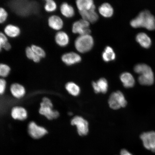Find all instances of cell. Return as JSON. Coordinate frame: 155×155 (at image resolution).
Returning a JSON list of instances; mask_svg holds the SVG:
<instances>
[{"mask_svg": "<svg viewBox=\"0 0 155 155\" xmlns=\"http://www.w3.org/2000/svg\"><path fill=\"white\" fill-rule=\"evenodd\" d=\"M33 51L36 55L41 59L45 58L46 57V52L43 48L35 44H32L30 46Z\"/></svg>", "mask_w": 155, "mask_h": 155, "instance_id": "28", "label": "cell"}, {"mask_svg": "<svg viewBox=\"0 0 155 155\" xmlns=\"http://www.w3.org/2000/svg\"><path fill=\"white\" fill-rule=\"evenodd\" d=\"M99 12L105 18H110L113 15L114 10L112 6L108 3H105L100 5L98 8Z\"/></svg>", "mask_w": 155, "mask_h": 155, "instance_id": "19", "label": "cell"}, {"mask_svg": "<svg viewBox=\"0 0 155 155\" xmlns=\"http://www.w3.org/2000/svg\"><path fill=\"white\" fill-rule=\"evenodd\" d=\"M94 44V38L90 35H80L75 40V47L78 51L84 53L90 51Z\"/></svg>", "mask_w": 155, "mask_h": 155, "instance_id": "4", "label": "cell"}, {"mask_svg": "<svg viewBox=\"0 0 155 155\" xmlns=\"http://www.w3.org/2000/svg\"><path fill=\"white\" fill-rule=\"evenodd\" d=\"M69 114V115H72L73 114H72V113H71V112H70Z\"/></svg>", "mask_w": 155, "mask_h": 155, "instance_id": "35", "label": "cell"}, {"mask_svg": "<svg viewBox=\"0 0 155 155\" xmlns=\"http://www.w3.org/2000/svg\"><path fill=\"white\" fill-rule=\"evenodd\" d=\"M92 86L95 93L97 94L101 93L96 82H93L92 83Z\"/></svg>", "mask_w": 155, "mask_h": 155, "instance_id": "32", "label": "cell"}, {"mask_svg": "<svg viewBox=\"0 0 155 155\" xmlns=\"http://www.w3.org/2000/svg\"><path fill=\"white\" fill-rule=\"evenodd\" d=\"M12 117L15 120L23 121L28 117V112L24 107L20 106L15 107L12 110Z\"/></svg>", "mask_w": 155, "mask_h": 155, "instance_id": "14", "label": "cell"}, {"mask_svg": "<svg viewBox=\"0 0 155 155\" xmlns=\"http://www.w3.org/2000/svg\"><path fill=\"white\" fill-rule=\"evenodd\" d=\"M71 124L73 126H76L79 135L84 136L88 134L89 130L88 122L82 116H75L71 119Z\"/></svg>", "mask_w": 155, "mask_h": 155, "instance_id": "6", "label": "cell"}, {"mask_svg": "<svg viewBox=\"0 0 155 155\" xmlns=\"http://www.w3.org/2000/svg\"><path fill=\"white\" fill-rule=\"evenodd\" d=\"M65 88L69 94L73 96H78L80 94V87L74 82H71L67 83Z\"/></svg>", "mask_w": 155, "mask_h": 155, "instance_id": "22", "label": "cell"}, {"mask_svg": "<svg viewBox=\"0 0 155 155\" xmlns=\"http://www.w3.org/2000/svg\"><path fill=\"white\" fill-rule=\"evenodd\" d=\"M120 155H133L130 153L125 149H123L121 151Z\"/></svg>", "mask_w": 155, "mask_h": 155, "instance_id": "34", "label": "cell"}, {"mask_svg": "<svg viewBox=\"0 0 155 155\" xmlns=\"http://www.w3.org/2000/svg\"><path fill=\"white\" fill-rule=\"evenodd\" d=\"M8 13L4 8L0 7V24L6 22L8 18Z\"/></svg>", "mask_w": 155, "mask_h": 155, "instance_id": "29", "label": "cell"}, {"mask_svg": "<svg viewBox=\"0 0 155 155\" xmlns=\"http://www.w3.org/2000/svg\"><path fill=\"white\" fill-rule=\"evenodd\" d=\"M96 82L101 93L104 94L107 92L108 84L107 81L105 78H102L99 79Z\"/></svg>", "mask_w": 155, "mask_h": 155, "instance_id": "26", "label": "cell"}, {"mask_svg": "<svg viewBox=\"0 0 155 155\" xmlns=\"http://www.w3.org/2000/svg\"><path fill=\"white\" fill-rule=\"evenodd\" d=\"M131 26L133 28H144L149 30L155 29V17L148 10L140 12L138 15L131 20Z\"/></svg>", "mask_w": 155, "mask_h": 155, "instance_id": "1", "label": "cell"}, {"mask_svg": "<svg viewBox=\"0 0 155 155\" xmlns=\"http://www.w3.org/2000/svg\"><path fill=\"white\" fill-rule=\"evenodd\" d=\"M8 41V38L5 35L4 33L0 32V52L3 50L5 45Z\"/></svg>", "mask_w": 155, "mask_h": 155, "instance_id": "30", "label": "cell"}, {"mask_svg": "<svg viewBox=\"0 0 155 155\" xmlns=\"http://www.w3.org/2000/svg\"><path fill=\"white\" fill-rule=\"evenodd\" d=\"M48 25L52 30L59 31L63 28L64 22L61 17L57 15H53L48 17Z\"/></svg>", "mask_w": 155, "mask_h": 155, "instance_id": "11", "label": "cell"}, {"mask_svg": "<svg viewBox=\"0 0 155 155\" xmlns=\"http://www.w3.org/2000/svg\"><path fill=\"white\" fill-rule=\"evenodd\" d=\"M39 112L49 120L57 119L59 117L60 114L57 110L53 109V104L50 99L47 97H44L40 103Z\"/></svg>", "mask_w": 155, "mask_h": 155, "instance_id": "3", "label": "cell"}, {"mask_svg": "<svg viewBox=\"0 0 155 155\" xmlns=\"http://www.w3.org/2000/svg\"><path fill=\"white\" fill-rule=\"evenodd\" d=\"M120 78L123 86L125 88H130L134 86L135 79L130 73L127 72L123 73L121 74Z\"/></svg>", "mask_w": 155, "mask_h": 155, "instance_id": "17", "label": "cell"}, {"mask_svg": "<svg viewBox=\"0 0 155 155\" xmlns=\"http://www.w3.org/2000/svg\"><path fill=\"white\" fill-rule=\"evenodd\" d=\"M57 5L53 0H46L44 5V9L46 12L51 13L57 10Z\"/></svg>", "mask_w": 155, "mask_h": 155, "instance_id": "25", "label": "cell"}, {"mask_svg": "<svg viewBox=\"0 0 155 155\" xmlns=\"http://www.w3.org/2000/svg\"><path fill=\"white\" fill-rule=\"evenodd\" d=\"M96 7L88 11H79L82 19L90 23H94L98 21V15L95 11Z\"/></svg>", "mask_w": 155, "mask_h": 155, "instance_id": "13", "label": "cell"}, {"mask_svg": "<svg viewBox=\"0 0 155 155\" xmlns=\"http://www.w3.org/2000/svg\"><path fill=\"white\" fill-rule=\"evenodd\" d=\"M61 60L63 62L68 66H71L80 63L82 58L79 54L71 52L63 54Z\"/></svg>", "mask_w": 155, "mask_h": 155, "instance_id": "10", "label": "cell"}, {"mask_svg": "<svg viewBox=\"0 0 155 155\" xmlns=\"http://www.w3.org/2000/svg\"><path fill=\"white\" fill-rule=\"evenodd\" d=\"M90 23L83 19L74 23L72 26L73 33L79 34L80 35H90Z\"/></svg>", "mask_w": 155, "mask_h": 155, "instance_id": "7", "label": "cell"}, {"mask_svg": "<svg viewBox=\"0 0 155 155\" xmlns=\"http://www.w3.org/2000/svg\"><path fill=\"white\" fill-rule=\"evenodd\" d=\"M3 32L8 38H15L20 35L21 31L17 25L8 24L5 26Z\"/></svg>", "mask_w": 155, "mask_h": 155, "instance_id": "12", "label": "cell"}, {"mask_svg": "<svg viewBox=\"0 0 155 155\" xmlns=\"http://www.w3.org/2000/svg\"><path fill=\"white\" fill-rule=\"evenodd\" d=\"M60 11L63 16L68 18H71L75 15L74 9L67 2L62 4L60 7Z\"/></svg>", "mask_w": 155, "mask_h": 155, "instance_id": "21", "label": "cell"}, {"mask_svg": "<svg viewBox=\"0 0 155 155\" xmlns=\"http://www.w3.org/2000/svg\"><path fill=\"white\" fill-rule=\"evenodd\" d=\"M7 82L5 79L0 78V95H2L5 92L7 87Z\"/></svg>", "mask_w": 155, "mask_h": 155, "instance_id": "31", "label": "cell"}, {"mask_svg": "<svg viewBox=\"0 0 155 155\" xmlns=\"http://www.w3.org/2000/svg\"><path fill=\"white\" fill-rule=\"evenodd\" d=\"M108 103L111 109L117 110L125 107L127 102L123 93L120 91H117L110 95Z\"/></svg>", "mask_w": 155, "mask_h": 155, "instance_id": "5", "label": "cell"}, {"mask_svg": "<svg viewBox=\"0 0 155 155\" xmlns=\"http://www.w3.org/2000/svg\"><path fill=\"white\" fill-rule=\"evenodd\" d=\"M11 68L8 65L4 63H0V77L5 78L8 76L11 73Z\"/></svg>", "mask_w": 155, "mask_h": 155, "instance_id": "27", "label": "cell"}, {"mask_svg": "<svg viewBox=\"0 0 155 155\" xmlns=\"http://www.w3.org/2000/svg\"><path fill=\"white\" fill-rule=\"evenodd\" d=\"M134 69L135 73L140 75L138 81L140 84L150 86L154 83V73L150 66L144 63L138 64L135 66Z\"/></svg>", "mask_w": 155, "mask_h": 155, "instance_id": "2", "label": "cell"}, {"mask_svg": "<svg viewBox=\"0 0 155 155\" xmlns=\"http://www.w3.org/2000/svg\"><path fill=\"white\" fill-rule=\"evenodd\" d=\"M144 147L147 150L155 152V132L154 131L143 133L140 135Z\"/></svg>", "mask_w": 155, "mask_h": 155, "instance_id": "9", "label": "cell"}, {"mask_svg": "<svg viewBox=\"0 0 155 155\" xmlns=\"http://www.w3.org/2000/svg\"><path fill=\"white\" fill-rule=\"evenodd\" d=\"M12 48V45L8 41L4 46L3 49L6 51H9Z\"/></svg>", "mask_w": 155, "mask_h": 155, "instance_id": "33", "label": "cell"}, {"mask_svg": "<svg viewBox=\"0 0 155 155\" xmlns=\"http://www.w3.org/2000/svg\"><path fill=\"white\" fill-rule=\"evenodd\" d=\"M28 133L32 138L38 139L47 134L48 131L45 128L39 126L35 122L32 121L29 124Z\"/></svg>", "mask_w": 155, "mask_h": 155, "instance_id": "8", "label": "cell"}, {"mask_svg": "<svg viewBox=\"0 0 155 155\" xmlns=\"http://www.w3.org/2000/svg\"><path fill=\"white\" fill-rule=\"evenodd\" d=\"M10 90L12 96L17 98L23 97L26 94L24 87L18 83H14L11 85Z\"/></svg>", "mask_w": 155, "mask_h": 155, "instance_id": "16", "label": "cell"}, {"mask_svg": "<svg viewBox=\"0 0 155 155\" xmlns=\"http://www.w3.org/2000/svg\"><path fill=\"white\" fill-rule=\"evenodd\" d=\"M102 58L104 61L106 62H108L115 59L116 54L112 48L107 46L103 52Z\"/></svg>", "mask_w": 155, "mask_h": 155, "instance_id": "23", "label": "cell"}, {"mask_svg": "<svg viewBox=\"0 0 155 155\" xmlns=\"http://www.w3.org/2000/svg\"><path fill=\"white\" fill-rule=\"evenodd\" d=\"M25 55L27 58L36 63H39L42 59L36 55L30 46H27L25 50Z\"/></svg>", "mask_w": 155, "mask_h": 155, "instance_id": "24", "label": "cell"}, {"mask_svg": "<svg viewBox=\"0 0 155 155\" xmlns=\"http://www.w3.org/2000/svg\"><path fill=\"white\" fill-rule=\"evenodd\" d=\"M69 40L68 35L66 32L63 31H59L55 35V43L60 47L67 46L69 43Z\"/></svg>", "mask_w": 155, "mask_h": 155, "instance_id": "15", "label": "cell"}, {"mask_svg": "<svg viewBox=\"0 0 155 155\" xmlns=\"http://www.w3.org/2000/svg\"><path fill=\"white\" fill-rule=\"evenodd\" d=\"M76 4L79 11L89 10L96 7L92 0H77Z\"/></svg>", "mask_w": 155, "mask_h": 155, "instance_id": "20", "label": "cell"}, {"mask_svg": "<svg viewBox=\"0 0 155 155\" xmlns=\"http://www.w3.org/2000/svg\"><path fill=\"white\" fill-rule=\"evenodd\" d=\"M136 40L143 48H148L152 44V41L148 35L144 32H140L136 36Z\"/></svg>", "mask_w": 155, "mask_h": 155, "instance_id": "18", "label": "cell"}]
</instances>
